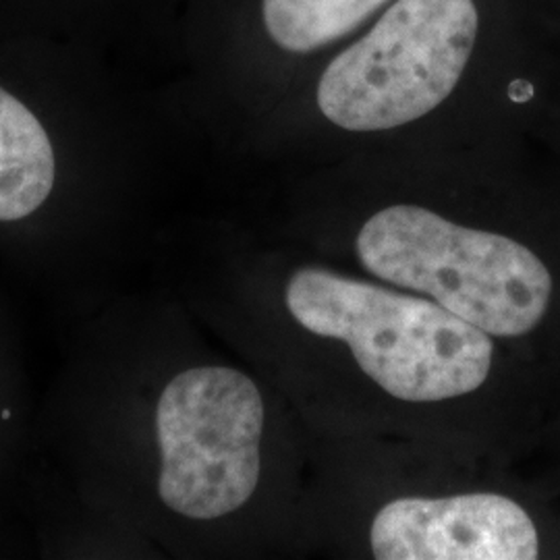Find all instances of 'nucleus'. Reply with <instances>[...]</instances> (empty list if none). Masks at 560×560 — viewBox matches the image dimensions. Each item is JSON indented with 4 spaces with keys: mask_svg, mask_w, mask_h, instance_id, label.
<instances>
[{
    "mask_svg": "<svg viewBox=\"0 0 560 560\" xmlns=\"http://www.w3.org/2000/svg\"><path fill=\"white\" fill-rule=\"evenodd\" d=\"M23 552H34L27 523L15 511L0 509V559L23 557Z\"/></svg>",
    "mask_w": 560,
    "mask_h": 560,
    "instance_id": "8",
    "label": "nucleus"
},
{
    "mask_svg": "<svg viewBox=\"0 0 560 560\" xmlns=\"http://www.w3.org/2000/svg\"><path fill=\"white\" fill-rule=\"evenodd\" d=\"M36 413L20 326L0 291V509L18 515L34 460Z\"/></svg>",
    "mask_w": 560,
    "mask_h": 560,
    "instance_id": "7",
    "label": "nucleus"
},
{
    "mask_svg": "<svg viewBox=\"0 0 560 560\" xmlns=\"http://www.w3.org/2000/svg\"><path fill=\"white\" fill-rule=\"evenodd\" d=\"M247 73L277 101L395 0H243Z\"/></svg>",
    "mask_w": 560,
    "mask_h": 560,
    "instance_id": "6",
    "label": "nucleus"
},
{
    "mask_svg": "<svg viewBox=\"0 0 560 560\" xmlns=\"http://www.w3.org/2000/svg\"><path fill=\"white\" fill-rule=\"evenodd\" d=\"M540 4L546 15L555 21L560 30V0H540Z\"/></svg>",
    "mask_w": 560,
    "mask_h": 560,
    "instance_id": "9",
    "label": "nucleus"
},
{
    "mask_svg": "<svg viewBox=\"0 0 560 560\" xmlns=\"http://www.w3.org/2000/svg\"><path fill=\"white\" fill-rule=\"evenodd\" d=\"M378 560H534L540 540L520 502L492 492L397 499L370 525Z\"/></svg>",
    "mask_w": 560,
    "mask_h": 560,
    "instance_id": "5",
    "label": "nucleus"
},
{
    "mask_svg": "<svg viewBox=\"0 0 560 560\" xmlns=\"http://www.w3.org/2000/svg\"><path fill=\"white\" fill-rule=\"evenodd\" d=\"M166 301L122 289L69 326L38 400L30 490L145 541L233 540L266 474L268 400L241 368L187 345Z\"/></svg>",
    "mask_w": 560,
    "mask_h": 560,
    "instance_id": "1",
    "label": "nucleus"
},
{
    "mask_svg": "<svg viewBox=\"0 0 560 560\" xmlns=\"http://www.w3.org/2000/svg\"><path fill=\"white\" fill-rule=\"evenodd\" d=\"M282 301L303 330L347 345L363 374L395 399H460L490 376V335L428 298L301 268L287 279Z\"/></svg>",
    "mask_w": 560,
    "mask_h": 560,
    "instance_id": "3",
    "label": "nucleus"
},
{
    "mask_svg": "<svg viewBox=\"0 0 560 560\" xmlns=\"http://www.w3.org/2000/svg\"><path fill=\"white\" fill-rule=\"evenodd\" d=\"M361 266L436 301L490 337H523L552 300V277L520 241L446 219L421 201H390L360 226Z\"/></svg>",
    "mask_w": 560,
    "mask_h": 560,
    "instance_id": "4",
    "label": "nucleus"
},
{
    "mask_svg": "<svg viewBox=\"0 0 560 560\" xmlns=\"http://www.w3.org/2000/svg\"><path fill=\"white\" fill-rule=\"evenodd\" d=\"M559 73L560 30L540 0H395L277 102L326 140H409L469 133Z\"/></svg>",
    "mask_w": 560,
    "mask_h": 560,
    "instance_id": "2",
    "label": "nucleus"
}]
</instances>
